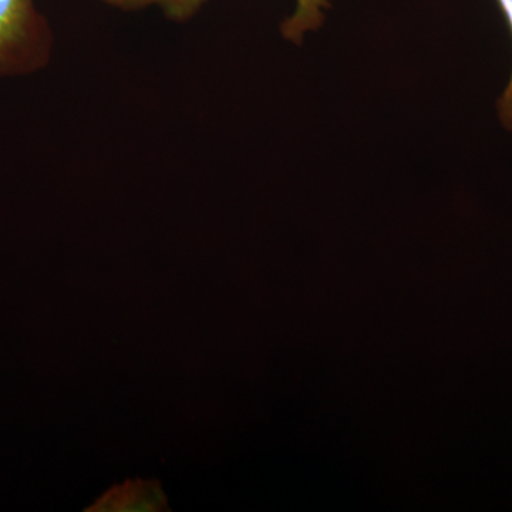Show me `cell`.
<instances>
[{"mask_svg":"<svg viewBox=\"0 0 512 512\" xmlns=\"http://www.w3.org/2000/svg\"><path fill=\"white\" fill-rule=\"evenodd\" d=\"M52 35L33 0H0V76L32 73L49 60Z\"/></svg>","mask_w":512,"mask_h":512,"instance_id":"1","label":"cell"},{"mask_svg":"<svg viewBox=\"0 0 512 512\" xmlns=\"http://www.w3.org/2000/svg\"><path fill=\"white\" fill-rule=\"evenodd\" d=\"M497 3L507 19L512 35V0H497ZM498 111H500V119L503 121L504 127L512 130V76L507 89L501 96L500 103H498Z\"/></svg>","mask_w":512,"mask_h":512,"instance_id":"5","label":"cell"},{"mask_svg":"<svg viewBox=\"0 0 512 512\" xmlns=\"http://www.w3.org/2000/svg\"><path fill=\"white\" fill-rule=\"evenodd\" d=\"M330 2L332 0H296L295 12L282 25V35L292 42H301L305 33L322 25Z\"/></svg>","mask_w":512,"mask_h":512,"instance_id":"3","label":"cell"},{"mask_svg":"<svg viewBox=\"0 0 512 512\" xmlns=\"http://www.w3.org/2000/svg\"><path fill=\"white\" fill-rule=\"evenodd\" d=\"M167 500L160 484L156 481H128L120 487L111 488L109 493L93 505L92 511H163Z\"/></svg>","mask_w":512,"mask_h":512,"instance_id":"2","label":"cell"},{"mask_svg":"<svg viewBox=\"0 0 512 512\" xmlns=\"http://www.w3.org/2000/svg\"><path fill=\"white\" fill-rule=\"evenodd\" d=\"M101 2L128 10L156 5L164 10L168 18L183 22V20L192 18L198 12L205 0H101Z\"/></svg>","mask_w":512,"mask_h":512,"instance_id":"4","label":"cell"}]
</instances>
